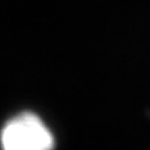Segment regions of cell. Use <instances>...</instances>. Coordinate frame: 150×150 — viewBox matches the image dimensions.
<instances>
[{"instance_id": "cell-1", "label": "cell", "mask_w": 150, "mask_h": 150, "mask_svg": "<svg viewBox=\"0 0 150 150\" xmlns=\"http://www.w3.org/2000/svg\"><path fill=\"white\" fill-rule=\"evenodd\" d=\"M53 145L50 131L32 112L16 115L1 131L3 150H52Z\"/></svg>"}]
</instances>
